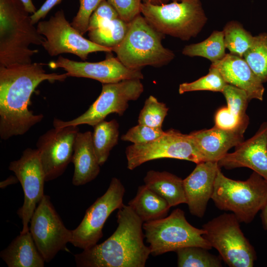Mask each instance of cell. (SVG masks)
<instances>
[{
	"mask_svg": "<svg viewBox=\"0 0 267 267\" xmlns=\"http://www.w3.org/2000/svg\"><path fill=\"white\" fill-rule=\"evenodd\" d=\"M62 0H46L41 7L35 13L30 15L32 22L35 24L40 20L44 18L50 10Z\"/></svg>",
	"mask_w": 267,
	"mask_h": 267,
	"instance_id": "f35d334b",
	"label": "cell"
},
{
	"mask_svg": "<svg viewBox=\"0 0 267 267\" xmlns=\"http://www.w3.org/2000/svg\"><path fill=\"white\" fill-rule=\"evenodd\" d=\"M191 174L183 179V186L190 214L202 218L208 201L212 198L218 171V162L205 161L196 164Z\"/></svg>",
	"mask_w": 267,
	"mask_h": 267,
	"instance_id": "ac0fdd59",
	"label": "cell"
},
{
	"mask_svg": "<svg viewBox=\"0 0 267 267\" xmlns=\"http://www.w3.org/2000/svg\"><path fill=\"white\" fill-rule=\"evenodd\" d=\"M164 37L140 14L129 23L125 37L112 51L123 65L131 69L141 70L147 66L160 67L169 64L175 56L172 50L162 44Z\"/></svg>",
	"mask_w": 267,
	"mask_h": 267,
	"instance_id": "5b68a950",
	"label": "cell"
},
{
	"mask_svg": "<svg viewBox=\"0 0 267 267\" xmlns=\"http://www.w3.org/2000/svg\"><path fill=\"white\" fill-rule=\"evenodd\" d=\"M199 246H188L177 250L178 267H221V259Z\"/></svg>",
	"mask_w": 267,
	"mask_h": 267,
	"instance_id": "f1b7e54d",
	"label": "cell"
},
{
	"mask_svg": "<svg viewBox=\"0 0 267 267\" xmlns=\"http://www.w3.org/2000/svg\"><path fill=\"white\" fill-rule=\"evenodd\" d=\"M173 1H180L181 0H172Z\"/></svg>",
	"mask_w": 267,
	"mask_h": 267,
	"instance_id": "ee69618b",
	"label": "cell"
},
{
	"mask_svg": "<svg viewBox=\"0 0 267 267\" xmlns=\"http://www.w3.org/2000/svg\"><path fill=\"white\" fill-rule=\"evenodd\" d=\"M30 223L29 231L45 262L66 249L71 241L72 230L65 227L48 195L44 194L39 203Z\"/></svg>",
	"mask_w": 267,
	"mask_h": 267,
	"instance_id": "4fadbf2b",
	"label": "cell"
},
{
	"mask_svg": "<svg viewBox=\"0 0 267 267\" xmlns=\"http://www.w3.org/2000/svg\"><path fill=\"white\" fill-rule=\"evenodd\" d=\"M168 110L166 104L159 102L154 96L150 95L145 100L140 112L138 124L155 128H162Z\"/></svg>",
	"mask_w": 267,
	"mask_h": 267,
	"instance_id": "1f68e13d",
	"label": "cell"
},
{
	"mask_svg": "<svg viewBox=\"0 0 267 267\" xmlns=\"http://www.w3.org/2000/svg\"><path fill=\"white\" fill-rule=\"evenodd\" d=\"M47 65L52 69H63L68 77L92 79L102 84L143 79L140 70L127 68L117 57L113 56L111 52H108L104 60L99 62H79L59 56L56 61H51Z\"/></svg>",
	"mask_w": 267,
	"mask_h": 267,
	"instance_id": "2e32d148",
	"label": "cell"
},
{
	"mask_svg": "<svg viewBox=\"0 0 267 267\" xmlns=\"http://www.w3.org/2000/svg\"><path fill=\"white\" fill-rule=\"evenodd\" d=\"M261 211V216L263 226L266 229H267V202Z\"/></svg>",
	"mask_w": 267,
	"mask_h": 267,
	"instance_id": "b9f144b4",
	"label": "cell"
},
{
	"mask_svg": "<svg viewBox=\"0 0 267 267\" xmlns=\"http://www.w3.org/2000/svg\"><path fill=\"white\" fill-rule=\"evenodd\" d=\"M125 193V187L120 179L112 178L105 193L87 210L80 224L72 230L70 243L83 250L95 245L103 236L102 229L107 218L124 205Z\"/></svg>",
	"mask_w": 267,
	"mask_h": 267,
	"instance_id": "7c38bea8",
	"label": "cell"
},
{
	"mask_svg": "<svg viewBox=\"0 0 267 267\" xmlns=\"http://www.w3.org/2000/svg\"><path fill=\"white\" fill-rule=\"evenodd\" d=\"M122 19L130 23L140 14L142 0H107Z\"/></svg>",
	"mask_w": 267,
	"mask_h": 267,
	"instance_id": "74e56055",
	"label": "cell"
},
{
	"mask_svg": "<svg viewBox=\"0 0 267 267\" xmlns=\"http://www.w3.org/2000/svg\"><path fill=\"white\" fill-rule=\"evenodd\" d=\"M170 0H142V2L154 5H161L168 3Z\"/></svg>",
	"mask_w": 267,
	"mask_h": 267,
	"instance_id": "7bdbcfd3",
	"label": "cell"
},
{
	"mask_svg": "<svg viewBox=\"0 0 267 267\" xmlns=\"http://www.w3.org/2000/svg\"><path fill=\"white\" fill-rule=\"evenodd\" d=\"M118 226L108 238L74 255L78 267H144L150 250L143 242V221L129 205L117 214Z\"/></svg>",
	"mask_w": 267,
	"mask_h": 267,
	"instance_id": "7a4b0ae2",
	"label": "cell"
},
{
	"mask_svg": "<svg viewBox=\"0 0 267 267\" xmlns=\"http://www.w3.org/2000/svg\"><path fill=\"white\" fill-rule=\"evenodd\" d=\"M29 14L20 0H0V66L31 63L39 51L29 45L45 40Z\"/></svg>",
	"mask_w": 267,
	"mask_h": 267,
	"instance_id": "3957f363",
	"label": "cell"
},
{
	"mask_svg": "<svg viewBox=\"0 0 267 267\" xmlns=\"http://www.w3.org/2000/svg\"><path fill=\"white\" fill-rule=\"evenodd\" d=\"M18 181H19V180L16 176H10L4 180L0 182V187L1 188H3L9 185L16 183Z\"/></svg>",
	"mask_w": 267,
	"mask_h": 267,
	"instance_id": "60d3db41",
	"label": "cell"
},
{
	"mask_svg": "<svg viewBox=\"0 0 267 267\" xmlns=\"http://www.w3.org/2000/svg\"><path fill=\"white\" fill-rule=\"evenodd\" d=\"M8 267H43L45 261L29 231L21 233L0 253Z\"/></svg>",
	"mask_w": 267,
	"mask_h": 267,
	"instance_id": "7402d4cb",
	"label": "cell"
},
{
	"mask_svg": "<svg viewBox=\"0 0 267 267\" xmlns=\"http://www.w3.org/2000/svg\"><path fill=\"white\" fill-rule=\"evenodd\" d=\"M243 58L262 82H267V33L254 36Z\"/></svg>",
	"mask_w": 267,
	"mask_h": 267,
	"instance_id": "f546056e",
	"label": "cell"
},
{
	"mask_svg": "<svg viewBox=\"0 0 267 267\" xmlns=\"http://www.w3.org/2000/svg\"><path fill=\"white\" fill-rule=\"evenodd\" d=\"M226 84H227L219 71L211 65L209 72L206 76L190 83L181 84L179 86L178 92L179 94H183L187 92L199 90L222 92Z\"/></svg>",
	"mask_w": 267,
	"mask_h": 267,
	"instance_id": "4dcf8cb0",
	"label": "cell"
},
{
	"mask_svg": "<svg viewBox=\"0 0 267 267\" xmlns=\"http://www.w3.org/2000/svg\"><path fill=\"white\" fill-rule=\"evenodd\" d=\"M144 184L165 199L170 206L187 202L183 179L166 171L150 170L143 179Z\"/></svg>",
	"mask_w": 267,
	"mask_h": 267,
	"instance_id": "603a6c76",
	"label": "cell"
},
{
	"mask_svg": "<svg viewBox=\"0 0 267 267\" xmlns=\"http://www.w3.org/2000/svg\"><path fill=\"white\" fill-rule=\"evenodd\" d=\"M140 14L161 34L182 41L196 37L208 19L200 0H181L161 5L142 2Z\"/></svg>",
	"mask_w": 267,
	"mask_h": 267,
	"instance_id": "8992f818",
	"label": "cell"
},
{
	"mask_svg": "<svg viewBox=\"0 0 267 267\" xmlns=\"http://www.w3.org/2000/svg\"><path fill=\"white\" fill-rule=\"evenodd\" d=\"M239 223L233 213H224L203 225L204 236L229 267H252L256 252L244 235Z\"/></svg>",
	"mask_w": 267,
	"mask_h": 267,
	"instance_id": "ba28073f",
	"label": "cell"
},
{
	"mask_svg": "<svg viewBox=\"0 0 267 267\" xmlns=\"http://www.w3.org/2000/svg\"><path fill=\"white\" fill-rule=\"evenodd\" d=\"M205 161L218 162L233 147L243 141V133L228 131L215 126L190 133Z\"/></svg>",
	"mask_w": 267,
	"mask_h": 267,
	"instance_id": "ffe728a7",
	"label": "cell"
},
{
	"mask_svg": "<svg viewBox=\"0 0 267 267\" xmlns=\"http://www.w3.org/2000/svg\"><path fill=\"white\" fill-rule=\"evenodd\" d=\"M224 43L230 53L241 57L252 45L254 36L238 21L228 22L223 30Z\"/></svg>",
	"mask_w": 267,
	"mask_h": 267,
	"instance_id": "83f0119b",
	"label": "cell"
},
{
	"mask_svg": "<svg viewBox=\"0 0 267 267\" xmlns=\"http://www.w3.org/2000/svg\"><path fill=\"white\" fill-rule=\"evenodd\" d=\"M128 205L143 222L166 217L171 208L165 199L145 184L138 186Z\"/></svg>",
	"mask_w": 267,
	"mask_h": 267,
	"instance_id": "cb8c5ba5",
	"label": "cell"
},
{
	"mask_svg": "<svg viewBox=\"0 0 267 267\" xmlns=\"http://www.w3.org/2000/svg\"><path fill=\"white\" fill-rule=\"evenodd\" d=\"M235 147L233 152L227 153L218 162L219 167L248 168L267 180V122L261 124L252 137Z\"/></svg>",
	"mask_w": 267,
	"mask_h": 267,
	"instance_id": "e0dca14e",
	"label": "cell"
},
{
	"mask_svg": "<svg viewBox=\"0 0 267 267\" xmlns=\"http://www.w3.org/2000/svg\"><path fill=\"white\" fill-rule=\"evenodd\" d=\"M144 90L140 79H128L117 83L102 84L101 93L83 114L68 121L54 118V128L87 124L94 126L105 120L107 115L116 113L122 116L129 107L128 102L137 100Z\"/></svg>",
	"mask_w": 267,
	"mask_h": 267,
	"instance_id": "9c48e42d",
	"label": "cell"
},
{
	"mask_svg": "<svg viewBox=\"0 0 267 267\" xmlns=\"http://www.w3.org/2000/svg\"><path fill=\"white\" fill-rule=\"evenodd\" d=\"M249 123V119H243L233 113L228 107H222L215 116V126L221 129L244 134Z\"/></svg>",
	"mask_w": 267,
	"mask_h": 267,
	"instance_id": "836d02e7",
	"label": "cell"
},
{
	"mask_svg": "<svg viewBox=\"0 0 267 267\" xmlns=\"http://www.w3.org/2000/svg\"><path fill=\"white\" fill-rule=\"evenodd\" d=\"M25 9L30 14H34L37 10L32 0H20Z\"/></svg>",
	"mask_w": 267,
	"mask_h": 267,
	"instance_id": "ab89813d",
	"label": "cell"
},
{
	"mask_svg": "<svg viewBox=\"0 0 267 267\" xmlns=\"http://www.w3.org/2000/svg\"><path fill=\"white\" fill-rule=\"evenodd\" d=\"M222 93L226 100L227 106L233 113L243 119H249L246 111L249 100L245 90L226 84Z\"/></svg>",
	"mask_w": 267,
	"mask_h": 267,
	"instance_id": "d6a6232c",
	"label": "cell"
},
{
	"mask_svg": "<svg viewBox=\"0 0 267 267\" xmlns=\"http://www.w3.org/2000/svg\"><path fill=\"white\" fill-rule=\"evenodd\" d=\"M164 131L162 128H155L138 124L130 129L121 139L134 144H142L151 142L162 135Z\"/></svg>",
	"mask_w": 267,
	"mask_h": 267,
	"instance_id": "e575fe53",
	"label": "cell"
},
{
	"mask_svg": "<svg viewBox=\"0 0 267 267\" xmlns=\"http://www.w3.org/2000/svg\"><path fill=\"white\" fill-rule=\"evenodd\" d=\"M225 49L223 31L215 30L205 40L185 46L182 53L189 57H202L213 63L224 57Z\"/></svg>",
	"mask_w": 267,
	"mask_h": 267,
	"instance_id": "484cf974",
	"label": "cell"
},
{
	"mask_svg": "<svg viewBox=\"0 0 267 267\" xmlns=\"http://www.w3.org/2000/svg\"><path fill=\"white\" fill-rule=\"evenodd\" d=\"M42 63L0 66V136L7 140L26 133L41 122L42 114L29 110L31 96L42 82H63L66 73H47Z\"/></svg>",
	"mask_w": 267,
	"mask_h": 267,
	"instance_id": "6da1fadb",
	"label": "cell"
},
{
	"mask_svg": "<svg viewBox=\"0 0 267 267\" xmlns=\"http://www.w3.org/2000/svg\"><path fill=\"white\" fill-rule=\"evenodd\" d=\"M104 0H79L80 7L71 25L81 35L88 31L90 17L100 3Z\"/></svg>",
	"mask_w": 267,
	"mask_h": 267,
	"instance_id": "d590c367",
	"label": "cell"
},
{
	"mask_svg": "<svg viewBox=\"0 0 267 267\" xmlns=\"http://www.w3.org/2000/svg\"><path fill=\"white\" fill-rule=\"evenodd\" d=\"M211 199L219 209L232 212L240 222L248 223L267 202V180L254 171L246 180L232 179L220 168Z\"/></svg>",
	"mask_w": 267,
	"mask_h": 267,
	"instance_id": "277c9868",
	"label": "cell"
},
{
	"mask_svg": "<svg viewBox=\"0 0 267 267\" xmlns=\"http://www.w3.org/2000/svg\"><path fill=\"white\" fill-rule=\"evenodd\" d=\"M143 229L150 254L154 256L188 246L212 248L204 236L205 230L190 224L183 211L179 208L167 217L144 222Z\"/></svg>",
	"mask_w": 267,
	"mask_h": 267,
	"instance_id": "52a82bcc",
	"label": "cell"
},
{
	"mask_svg": "<svg viewBox=\"0 0 267 267\" xmlns=\"http://www.w3.org/2000/svg\"><path fill=\"white\" fill-rule=\"evenodd\" d=\"M78 126L51 129L41 135L37 143L45 181L62 175L72 162Z\"/></svg>",
	"mask_w": 267,
	"mask_h": 267,
	"instance_id": "9a60e30c",
	"label": "cell"
},
{
	"mask_svg": "<svg viewBox=\"0 0 267 267\" xmlns=\"http://www.w3.org/2000/svg\"><path fill=\"white\" fill-rule=\"evenodd\" d=\"M211 66L220 72L225 82L246 91L249 101L263 100L265 92L263 83L255 74L243 57L226 53Z\"/></svg>",
	"mask_w": 267,
	"mask_h": 267,
	"instance_id": "d6986e66",
	"label": "cell"
},
{
	"mask_svg": "<svg viewBox=\"0 0 267 267\" xmlns=\"http://www.w3.org/2000/svg\"><path fill=\"white\" fill-rule=\"evenodd\" d=\"M127 168L133 170L142 164L155 159L173 158L196 164L205 162L190 134L171 129L155 140L145 144H132L125 151Z\"/></svg>",
	"mask_w": 267,
	"mask_h": 267,
	"instance_id": "30bf717a",
	"label": "cell"
},
{
	"mask_svg": "<svg viewBox=\"0 0 267 267\" xmlns=\"http://www.w3.org/2000/svg\"><path fill=\"white\" fill-rule=\"evenodd\" d=\"M118 17H120L116 10L107 0H104L91 15L88 31L103 27Z\"/></svg>",
	"mask_w": 267,
	"mask_h": 267,
	"instance_id": "8d00e7d4",
	"label": "cell"
},
{
	"mask_svg": "<svg viewBox=\"0 0 267 267\" xmlns=\"http://www.w3.org/2000/svg\"><path fill=\"white\" fill-rule=\"evenodd\" d=\"M129 27V23L118 17L103 27L89 31L88 36L92 42L112 51L124 40Z\"/></svg>",
	"mask_w": 267,
	"mask_h": 267,
	"instance_id": "4316f807",
	"label": "cell"
},
{
	"mask_svg": "<svg viewBox=\"0 0 267 267\" xmlns=\"http://www.w3.org/2000/svg\"><path fill=\"white\" fill-rule=\"evenodd\" d=\"M91 134L92 142L100 166L107 161L111 150L118 144L119 123L115 120H103L96 124Z\"/></svg>",
	"mask_w": 267,
	"mask_h": 267,
	"instance_id": "d4e9b609",
	"label": "cell"
},
{
	"mask_svg": "<svg viewBox=\"0 0 267 267\" xmlns=\"http://www.w3.org/2000/svg\"><path fill=\"white\" fill-rule=\"evenodd\" d=\"M92 133L79 132L75 138L72 162L74 165L72 183L82 185L95 179L100 166L92 142Z\"/></svg>",
	"mask_w": 267,
	"mask_h": 267,
	"instance_id": "44dd1931",
	"label": "cell"
},
{
	"mask_svg": "<svg viewBox=\"0 0 267 267\" xmlns=\"http://www.w3.org/2000/svg\"><path fill=\"white\" fill-rule=\"evenodd\" d=\"M37 29L40 34L45 37L42 45L51 56L71 53L85 61L90 53L112 51L84 38L67 20L62 9L48 20L39 22Z\"/></svg>",
	"mask_w": 267,
	"mask_h": 267,
	"instance_id": "8fae6325",
	"label": "cell"
},
{
	"mask_svg": "<svg viewBox=\"0 0 267 267\" xmlns=\"http://www.w3.org/2000/svg\"><path fill=\"white\" fill-rule=\"evenodd\" d=\"M20 182L24 195V202L17 214L22 220L21 233L29 231V224L36 208L44 196L45 175L37 149H25L21 157L11 161L8 167Z\"/></svg>",
	"mask_w": 267,
	"mask_h": 267,
	"instance_id": "5bb4252c",
	"label": "cell"
}]
</instances>
